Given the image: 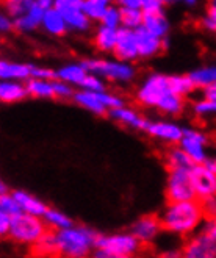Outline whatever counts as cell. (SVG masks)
<instances>
[{
  "label": "cell",
  "mask_w": 216,
  "mask_h": 258,
  "mask_svg": "<svg viewBox=\"0 0 216 258\" xmlns=\"http://www.w3.org/2000/svg\"><path fill=\"white\" fill-rule=\"evenodd\" d=\"M82 64L91 74H97L106 82L130 83L136 77V69L132 63L118 58H85Z\"/></svg>",
  "instance_id": "5b68a950"
},
{
  "label": "cell",
  "mask_w": 216,
  "mask_h": 258,
  "mask_svg": "<svg viewBox=\"0 0 216 258\" xmlns=\"http://www.w3.org/2000/svg\"><path fill=\"white\" fill-rule=\"evenodd\" d=\"M166 4L168 5H171V4H183V5H187V7H196L199 4V0H166Z\"/></svg>",
  "instance_id": "f907efd6"
},
{
  "label": "cell",
  "mask_w": 216,
  "mask_h": 258,
  "mask_svg": "<svg viewBox=\"0 0 216 258\" xmlns=\"http://www.w3.org/2000/svg\"><path fill=\"white\" fill-rule=\"evenodd\" d=\"M193 113L197 117H210L216 116V99L202 97L193 103Z\"/></svg>",
  "instance_id": "d590c367"
},
{
  "label": "cell",
  "mask_w": 216,
  "mask_h": 258,
  "mask_svg": "<svg viewBox=\"0 0 216 258\" xmlns=\"http://www.w3.org/2000/svg\"><path fill=\"white\" fill-rule=\"evenodd\" d=\"M32 77L53 80V79H55V71H53V69H50V68H44V66L32 64Z\"/></svg>",
  "instance_id": "7bdbcfd3"
},
{
  "label": "cell",
  "mask_w": 216,
  "mask_h": 258,
  "mask_svg": "<svg viewBox=\"0 0 216 258\" xmlns=\"http://www.w3.org/2000/svg\"><path fill=\"white\" fill-rule=\"evenodd\" d=\"M35 249H36V252H39L42 255L57 253V232L49 229L39 238V241L35 244Z\"/></svg>",
  "instance_id": "e575fe53"
},
{
  "label": "cell",
  "mask_w": 216,
  "mask_h": 258,
  "mask_svg": "<svg viewBox=\"0 0 216 258\" xmlns=\"http://www.w3.org/2000/svg\"><path fill=\"white\" fill-rule=\"evenodd\" d=\"M11 218L13 216L0 211V235H2V236H8L10 227H11Z\"/></svg>",
  "instance_id": "7dc6e473"
},
{
  "label": "cell",
  "mask_w": 216,
  "mask_h": 258,
  "mask_svg": "<svg viewBox=\"0 0 216 258\" xmlns=\"http://www.w3.org/2000/svg\"><path fill=\"white\" fill-rule=\"evenodd\" d=\"M99 24H103L112 28H121V7L116 2L110 4Z\"/></svg>",
  "instance_id": "74e56055"
},
{
  "label": "cell",
  "mask_w": 216,
  "mask_h": 258,
  "mask_svg": "<svg viewBox=\"0 0 216 258\" xmlns=\"http://www.w3.org/2000/svg\"><path fill=\"white\" fill-rule=\"evenodd\" d=\"M119 7H130V8H141L143 0H116Z\"/></svg>",
  "instance_id": "c3c4849f"
},
{
  "label": "cell",
  "mask_w": 216,
  "mask_h": 258,
  "mask_svg": "<svg viewBox=\"0 0 216 258\" xmlns=\"http://www.w3.org/2000/svg\"><path fill=\"white\" fill-rule=\"evenodd\" d=\"M136 39H138V52H140L141 59L153 58L165 50L163 39L150 33L144 27H140L136 30Z\"/></svg>",
  "instance_id": "e0dca14e"
},
{
  "label": "cell",
  "mask_w": 216,
  "mask_h": 258,
  "mask_svg": "<svg viewBox=\"0 0 216 258\" xmlns=\"http://www.w3.org/2000/svg\"><path fill=\"white\" fill-rule=\"evenodd\" d=\"M118 30L119 28H112L103 24H99V27L94 30L92 42H94V47L100 53H113L118 39Z\"/></svg>",
  "instance_id": "603a6c76"
},
{
  "label": "cell",
  "mask_w": 216,
  "mask_h": 258,
  "mask_svg": "<svg viewBox=\"0 0 216 258\" xmlns=\"http://www.w3.org/2000/svg\"><path fill=\"white\" fill-rule=\"evenodd\" d=\"M166 258H176V256H183V253H176V250H169L168 253H163Z\"/></svg>",
  "instance_id": "11a10c76"
},
{
  "label": "cell",
  "mask_w": 216,
  "mask_h": 258,
  "mask_svg": "<svg viewBox=\"0 0 216 258\" xmlns=\"http://www.w3.org/2000/svg\"><path fill=\"white\" fill-rule=\"evenodd\" d=\"M88 69L80 63H69L61 66L55 71V79H60L66 83H71L72 86L80 88L82 82L85 80V77L88 75Z\"/></svg>",
  "instance_id": "484cf974"
},
{
  "label": "cell",
  "mask_w": 216,
  "mask_h": 258,
  "mask_svg": "<svg viewBox=\"0 0 216 258\" xmlns=\"http://www.w3.org/2000/svg\"><path fill=\"white\" fill-rule=\"evenodd\" d=\"M143 244L132 232L97 233L92 256L96 258H130L138 255Z\"/></svg>",
  "instance_id": "3957f363"
},
{
  "label": "cell",
  "mask_w": 216,
  "mask_h": 258,
  "mask_svg": "<svg viewBox=\"0 0 216 258\" xmlns=\"http://www.w3.org/2000/svg\"><path fill=\"white\" fill-rule=\"evenodd\" d=\"M44 11L39 5H33L25 14L14 19V30L19 33H32L35 30L41 28L42 25V18H44Z\"/></svg>",
  "instance_id": "d6986e66"
},
{
  "label": "cell",
  "mask_w": 216,
  "mask_h": 258,
  "mask_svg": "<svg viewBox=\"0 0 216 258\" xmlns=\"http://www.w3.org/2000/svg\"><path fill=\"white\" fill-rule=\"evenodd\" d=\"M205 211V216L207 218H216V196L213 197H207V199L200 201Z\"/></svg>",
  "instance_id": "f6af8a7d"
},
{
  "label": "cell",
  "mask_w": 216,
  "mask_h": 258,
  "mask_svg": "<svg viewBox=\"0 0 216 258\" xmlns=\"http://www.w3.org/2000/svg\"><path fill=\"white\" fill-rule=\"evenodd\" d=\"M200 232H204L213 239H216V218H208L207 221H204L202 227H200Z\"/></svg>",
  "instance_id": "bcb514c9"
},
{
  "label": "cell",
  "mask_w": 216,
  "mask_h": 258,
  "mask_svg": "<svg viewBox=\"0 0 216 258\" xmlns=\"http://www.w3.org/2000/svg\"><path fill=\"white\" fill-rule=\"evenodd\" d=\"M110 0H85V13L92 22H100L106 8L110 7Z\"/></svg>",
  "instance_id": "d6a6232c"
},
{
  "label": "cell",
  "mask_w": 216,
  "mask_h": 258,
  "mask_svg": "<svg viewBox=\"0 0 216 258\" xmlns=\"http://www.w3.org/2000/svg\"><path fill=\"white\" fill-rule=\"evenodd\" d=\"M113 56L127 63H133L136 59H140L136 30L126 28V27H121L118 30V39L113 50Z\"/></svg>",
  "instance_id": "4fadbf2b"
},
{
  "label": "cell",
  "mask_w": 216,
  "mask_h": 258,
  "mask_svg": "<svg viewBox=\"0 0 216 258\" xmlns=\"http://www.w3.org/2000/svg\"><path fill=\"white\" fill-rule=\"evenodd\" d=\"M105 82L106 80L102 79L100 75L89 72L85 77V80L82 82L80 88L82 89H89V91H105L106 89V83Z\"/></svg>",
  "instance_id": "60d3db41"
},
{
  "label": "cell",
  "mask_w": 216,
  "mask_h": 258,
  "mask_svg": "<svg viewBox=\"0 0 216 258\" xmlns=\"http://www.w3.org/2000/svg\"><path fill=\"white\" fill-rule=\"evenodd\" d=\"M27 91L28 96L33 99H55V89H53V80L49 79H36V77H30L27 82Z\"/></svg>",
  "instance_id": "4316f807"
},
{
  "label": "cell",
  "mask_w": 216,
  "mask_h": 258,
  "mask_svg": "<svg viewBox=\"0 0 216 258\" xmlns=\"http://www.w3.org/2000/svg\"><path fill=\"white\" fill-rule=\"evenodd\" d=\"M35 4L39 5L42 10H49L55 5V0H35Z\"/></svg>",
  "instance_id": "816d5d0a"
},
{
  "label": "cell",
  "mask_w": 216,
  "mask_h": 258,
  "mask_svg": "<svg viewBox=\"0 0 216 258\" xmlns=\"http://www.w3.org/2000/svg\"><path fill=\"white\" fill-rule=\"evenodd\" d=\"M200 25L207 32L216 35V0H208L205 11L200 18Z\"/></svg>",
  "instance_id": "8d00e7d4"
},
{
  "label": "cell",
  "mask_w": 216,
  "mask_h": 258,
  "mask_svg": "<svg viewBox=\"0 0 216 258\" xmlns=\"http://www.w3.org/2000/svg\"><path fill=\"white\" fill-rule=\"evenodd\" d=\"M108 117L113 119L115 122H118L121 125H126V127L132 128V130L146 132V127L149 124V119H146L143 114H140L136 110H133L130 107H126V105L110 110V111H108Z\"/></svg>",
  "instance_id": "2e32d148"
},
{
  "label": "cell",
  "mask_w": 216,
  "mask_h": 258,
  "mask_svg": "<svg viewBox=\"0 0 216 258\" xmlns=\"http://www.w3.org/2000/svg\"><path fill=\"white\" fill-rule=\"evenodd\" d=\"M161 230H163V224L160 216L157 215H144L133 221V224L130 225V232L140 239L143 246L155 241L160 236Z\"/></svg>",
  "instance_id": "5bb4252c"
},
{
  "label": "cell",
  "mask_w": 216,
  "mask_h": 258,
  "mask_svg": "<svg viewBox=\"0 0 216 258\" xmlns=\"http://www.w3.org/2000/svg\"><path fill=\"white\" fill-rule=\"evenodd\" d=\"M163 163L166 166L168 171H174V169H191L196 164L191 157L185 152L179 144L169 147L165 154H163Z\"/></svg>",
  "instance_id": "7402d4cb"
},
{
  "label": "cell",
  "mask_w": 216,
  "mask_h": 258,
  "mask_svg": "<svg viewBox=\"0 0 216 258\" xmlns=\"http://www.w3.org/2000/svg\"><path fill=\"white\" fill-rule=\"evenodd\" d=\"M110 2H116V0H110Z\"/></svg>",
  "instance_id": "9f6ffc18"
},
{
  "label": "cell",
  "mask_w": 216,
  "mask_h": 258,
  "mask_svg": "<svg viewBox=\"0 0 216 258\" xmlns=\"http://www.w3.org/2000/svg\"><path fill=\"white\" fill-rule=\"evenodd\" d=\"M53 89H55V99H60V100H72L75 94L74 86L60 79H53Z\"/></svg>",
  "instance_id": "ab89813d"
},
{
  "label": "cell",
  "mask_w": 216,
  "mask_h": 258,
  "mask_svg": "<svg viewBox=\"0 0 216 258\" xmlns=\"http://www.w3.org/2000/svg\"><path fill=\"white\" fill-rule=\"evenodd\" d=\"M143 27L146 30H149V32L153 33L155 36L161 38V39L168 38L169 36V32H171V22H169L168 16L165 14V11L144 13Z\"/></svg>",
  "instance_id": "cb8c5ba5"
},
{
  "label": "cell",
  "mask_w": 216,
  "mask_h": 258,
  "mask_svg": "<svg viewBox=\"0 0 216 258\" xmlns=\"http://www.w3.org/2000/svg\"><path fill=\"white\" fill-rule=\"evenodd\" d=\"M169 91H173L171 83H169V75H165L161 72H152L136 88L135 99L141 107L157 108L160 100Z\"/></svg>",
  "instance_id": "52a82bcc"
},
{
  "label": "cell",
  "mask_w": 216,
  "mask_h": 258,
  "mask_svg": "<svg viewBox=\"0 0 216 258\" xmlns=\"http://www.w3.org/2000/svg\"><path fill=\"white\" fill-rule=\"evenodd\" d=\"M166 202H182L197 199L190 169H174L168 171L166 185H165Z\"/></svg>",
  "instance_id": "ba28073f"
},
{
  "label": "cell",
  "mask_w": 216,
  "mask_h": 258,
  "mask_svg": "<svg viewBox=\"0 0 216 258\" xmlns=\"http://www.w3.org/2000/svg\"><path fill=\"white\" fill-rule=\"evenodd\" d=\"M8 192H11L10 186L5 183V181H0V194H8Z\"/></svg>",
  "instance_id": "db71d44e"
},
{
  "label": "cell",
  "mask_w": 216,
  "mask_h": 258,
  "mask_svg": "<svg viewBox=\"0 0 216 258\" xmlns=\"http://www.w3.org/2000/svg\"><path fill=\"white\" fill-rule=\"evenodd\" d=\"M41 28L47 35L55 36V38H61V36H65L69 32V27H68V22H66L65 16L55 7L44 11Z\"/></svg>",
  "instance_id": "ac0fdd59"
},
{
  "label": "cell",
  "mask_w": 216,
  "mask_h": 258,
  "mask_svg": "<svg viewBox=\"0 0 216 258\" xmlns=\"http://www.w3.org/2000/svg\"><path fill=\"white\" fill-rule=\"evenodd\" d=\"M143 21H144L143 8L121 7V27L138 30L140 27H143Z\"/></svg>",
  "instance_id": "4dcf8cb0"
},
{
  "label": "cell",
  "mask_w": 216,
  "mask_h": 258,
  "mask_svg": "<svg viewBox=\"0 0 216 258\" xmlns=\"http://www.w3.org/2000/svg\"><path fill=\"white\" fill-rule=\"evenodd\" d=\"M185 128L174 122V120H149V124L146 127V133L150 138L161 141L169 146H176L180 143L182 136H183Z\"/></svg>",
  "instance_id": "8fae6325"
},
{
  "label": "cell",
  "mask_w": 216,
  "mask_h": 258,
  "mask_svg": "<svg viewBox=\"0 0 216 258\" xmlns=\"http://www.w3.org/2000/svg\"><path fill=\"white\" fill-rule=\"evenodd\" d=\"M13 196L16 197V201L21 207V210L24 213H30V215H35V216H44L45 211L49 210L47 204L44 201H41L39 197L30 194L24 189H16V191H11Z\"/></svg>",
  "instance_id": "44dd1931"
},
{
  "label": "cell",
  "mask_w": 216,
  "mask_h": 258,
  "mask_svg": "<svg viewBox=\"0 0 216 258\" xmlns=\"http://www.w3.org/2000/svg\"><path fill=\"white\" fill-rule=\"evenodd\" d=\"M155 110H158L165 116H171V117L179 116L185 110V97L176 94L174 91H169V93L160 100L158 107Z\"/></svg>",
  "instance_id": "83f0119b"
},
{
  "label": "cell",
  "mask_w": 216,
  "mask_h": 258,
  "mask_svg": "<svg viewBox=\"0 0 216 258\" xmlns=\"http://www.w3.org/2000/svg\"><path fill=\"white\" fill-rule=\"evenodd\" d=\"M30 77H32V64L30 63L10 61V59L0 61V79L2 80L27 82Z\"/></svg>",
  "instance_id": "ffe728a7"
},
{
  "label": "cell",
  "mask_w": 216,
  "mask_h": 258,
  "mask_svg": "<svg viewBox=\"0 0 216 258\" xmlns=\"http://www.w3.org/2000/svg\"><path fill=\"white\" fill-rule=\"evenodd\" d=\"M33 5H35V0H4L5 13L10 14L14 19L25 14Z\"/></svg>",
  "instance_id": "836d02e7"
},
{
  "label": "cell",
  "mask_w": 216,
  "mask_h": 258,
  "mask_svg": "<svg viewBox=\"0 0 216 258\" xmlns=\"http://www.w3.org/2000/svg\"><path fill=\"white\" fill-rule=\"evenodd\" d=\"M190 175L199 201L216 196V174L210 171L204 163H196L190 169Z\"/></svg>",
  "instance_id": "7c38bea8"
},
{
  "label": "cell",
  "mask_w": 216,
  "mask_h": 258,
  "mask_svg": "<svg viewBox=\"0 0 216 258\" xmlns=\"http://www.w3.org/2000/svg\"><path fill=\"white\" fill-rule=\"evenodd\" d=\"M0 211L10 215V216H14V215H18L22 211L18 201H16V197L13 196V192L0 194Z\"/></svg>",
  "instance_id": "f35d334b"
},
{
  "label": "cell",
  "mask_w": 216,
  "mask_h": 258,
  "mask_svg": "<svg viewBox=\"0 0 216 258\" xmlns=\"http://www.w3.org/2000/svg\"><path fill=\"white\" fill-rule=\"evenodd\" d=\"M72 102L79 105L80 108L96 114V116H108V111L126 105L124 99L118 94L108 93V91H89L79 88L75 91Z\"/></svg>",
  "instance_id": "8992f818"
},
{
  "label": "cell",
  "mask_w": 216,
  "mask_h": 258,
  "mask_svg": "<svg viewBox=\"0 0 216 258\" xmlns=\"http://www.w3.org/2000/svg\"><path fill=\"white\" fill-rule=\"evenodd\" d=\"M57 232V255L66 258H83L94 252L97 232L86 225H71Z\"/></svg>",
  "instance_id": "7a4b0ae2"
},
{
  "label": "cell",
  "mask_w": 216,
  "mask_h": 258,
  "mask_svg": "<svg viewBox=\"0 0 216 258\" xmlns=\"http://www.w3.org/2000/svg\"><path fill=\"white\" fill-rule=\"evenodd\" d=\"M45 224H47L49 229L52 230H61V229H68V227L74 225V221L71 219L69 215H66L65 211H61L58 208H50L45 211V215L42 216Z\"/></svg>",
  "instance_id": "f546056e"
},
{
  "label": "cell",
  "mask_w": 216,
  "mask_h": 258,
  "mask_svg": "<svg viewBox=\"0 0 216 258\" xmlns=\"http://www.w3.org/2000/svg\"><path fill=\"white\" fill-rule=\"evenodd\" d=\"M179 146L187 152L194 163H204L208 158V136L196 128H185Z\"/></svg>",
  "instance_id": "30bf717a"
},
{
  "label": "cell",
  "mask_w": 216,
  "mask_h": 258,
  "mask_svg": "<svg viewBox=\"0 0 216 258\" xmlns=\"http://www.w3.org/2000/svg\"><path fill=\"white\" fill-rule=\"evenodd\" d=\"M182 253L185 258H216V239L200 232L185 242Z\"/></svg>",
  "instance_id": "9a60e30c"
},
{
  "label": "cell",
  "mask_w": 216,
  "mask_h": 258,
  "mask_svg": "<svg viewBox=\"0 0 216 258\" xmlns=\"http://www.w3.org/2000/svg\"><path fill=\"white\" fill-rule=\"evenodd\" d=\"M166 0H143L141 8L144 13H157V11H165Z\"/></svg>",
  "instance_id": "b9f144b4"
},
{
  "label": "cell",
  "mask_w": 216,
  "mask_h": 258,
  "mask_svg": "<svg viewBox=\"0 0 216 258\" xmlns=\"http://www.w3.org/2000/svg\"><path fill=\"white\" fill-rule=\"evenodd\" d=\"M53 7L65 16L69 32L86 33L91 30L92 21L85 13V0H55Z\"/></svg>",
  "instance_id": "9c48e42d"
},
{
  "label": "cell",
  "mask_w": 216,
  "mask_h": 258,
  "mask_svg": "<svg viewBox=\"0 0 216 258\" xmlns=\"http://www.w3.org/2000/svg\"><path fill=\"white\" fill-rule=\"evenodd\" d=\"M204 164L207 166V168H208L210 171H213V172L216 174V155H213V157H208V158L204 161Z\"/></svg>",
  "instance_id": "f5cc1de1"
},
{
  "label": "cell",
  "mask_w": 216,
  "mask_h": 258,
  "mask_svg": "<svg viewBox=\"0 0 216 258\" xmlns=\"http://www.w3.org/2000/svg\"><path fill=\"white\" fill-rule=\"evenodd\" d=\"M169 83H171V89L174 91V93L179 96H183V97L191 96L197 89L194 82L190 77V74H187V75H179V74L169 75Z\"/></svg>",
  "instance_id": "1f68e13d"
},
{
  "label": "cell",
  "mask_w": 216,
  "mask_h": 258,
  "mask_svg": "<svg viewBox=\"0 0 216 258\" xmlns=\"http://www.w3.org/2000/svg\"><path fill=\"white\" fill-rule=\"evenodd\" d=\"M47 230H49V227L45 224L44 218L21 211V213L14 215L11 218L8 239L14 242V244L35 247L39 238Z\"/></svg>",
  "instance_id": "277c9868"
},
{
  "label": "cell",
  "mask_w": 216,
  "mask_h": 258,
  "mask_svg": "<svg viewBox=\"0 0 216 258\" xmlns=\"http://www.w3.org/2000/svg\"><path fill=\"white\" fill-rule=\"evenodd\" d=\"M14 30V18H11L10 14L4 13L2 16H0V32L4 35L10 33Z\"/></svg>",
  "instance_id": "ee69618b"
},
{
  "label": "cell",
  "mask_w": 216,
  "mask_h": 258,
  "mask_svg": "<svg viewBox=\"0 0 216 258\" xmlns=\"http://www.w3.org/2000/svg\"><path fill=\"white\" fill-rule=\"evenodd\" d=\"M28 96L25 82L2 80L0 82V100L2 103H18Z\"/></svg>",
  "instance_id": "d4e9b609"
},
{
  "label": "cell",
  "mask_w": 216,
  "mask_h": 258,
  "mask_svg": "<svg viewBox=\"0 0 216 258\" xmlns=\"http://www.w3.org/2000/svg\"><path fill=\"white\" fill-rule=\"evenodd\" d=\"M190 77L197 89H205L216 82V64H207L190 72Z\"/></svg>",
  "instance_id": "f1b7e54d"
},
{
  "label": "cell",
  "mask_w": 216,
  "mask_h": 258,
  "mask_svg": "<svg viewBox=\"0 0 216 258\" xmlns=\"http://www.w3.org/2000/svg\"><path fill=\"white\" fill-rule=\"evenodd\" d=\"M205 211L199 199L168 202L160 215L163 230L177 236H190L200 229L205 221Z\"/></svg>",
  "instance_id": "6da1fadb"
},
{
  "label": "cell",
  "mask_w": 216,
  "mask_h": 258,
  "mask_svg": "<svg viewBox=\"0 0 216 258\" xmlns=\"http://www.w3.org/2000/svg\"><path fill=\"white\" fill-rule=\"evenodd\" d=\"M202 93H204V97H207V99H216V82L211 86L202 89Z\"/></svg>",
  "instance_id": "681fc988"
}]
</instances>
